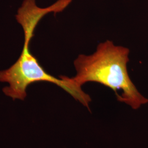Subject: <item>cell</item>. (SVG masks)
<instances>
[{"label": "cell", "instance_id": "cell-3", "mask_svg": "<svg viewBox=\"0 0 148 148\" xmlns=\"http://www.w3.org/2000/svg\"><path fill=\"white\" fill-rule=\"evenodd\" d=\"M72 0H58L53 5L41 8L36 5L35 0H24L16 14V20L23 27L24 43L30 44L37 24L43 16L50 13L54 14L64 11Z\"/></svg>", "mask_w": 148, "mask_h": 148}, {"label": "cell", "instance_id": "cell-2", "mask_svg": "<svg viewBox=\"0 0 148 148\" xmlns=\"http://www.w3.org/2000/svg\"><path fill=\"white\" fill-rule=\"evenodd\" d=\"M0 81L8 86L3 89L5 95L13 100H24L27 97L28 86L37 82H48L58 86L79 101L84 106H89L91 99L81 87L67 76L57 78L48 74L29 50V44L24 43L21 54L10 68L0 71Z\"/></svg>", "mask_w": 148, "mask_h": 148}, {"label": "cell", "instance_id": "cell-1", "mask_svg": "<svg viewBox=\"0 0 148 148\" xmlns=\"http://www.w3.org/2000/svg\"><path fill=\"white\" fill-rule=\"evenodd\" d=\"M130 51L126 47L116 46L107 40L101 43L91 55L81 54L74 61L76 75L71 77L81 87L88 82H95L113 90L117 98L133 109L147 103L148 99L138 90L127 71Z\"/></svg>", "mask_w": 148, "mask_h": 148}]
</instances>
